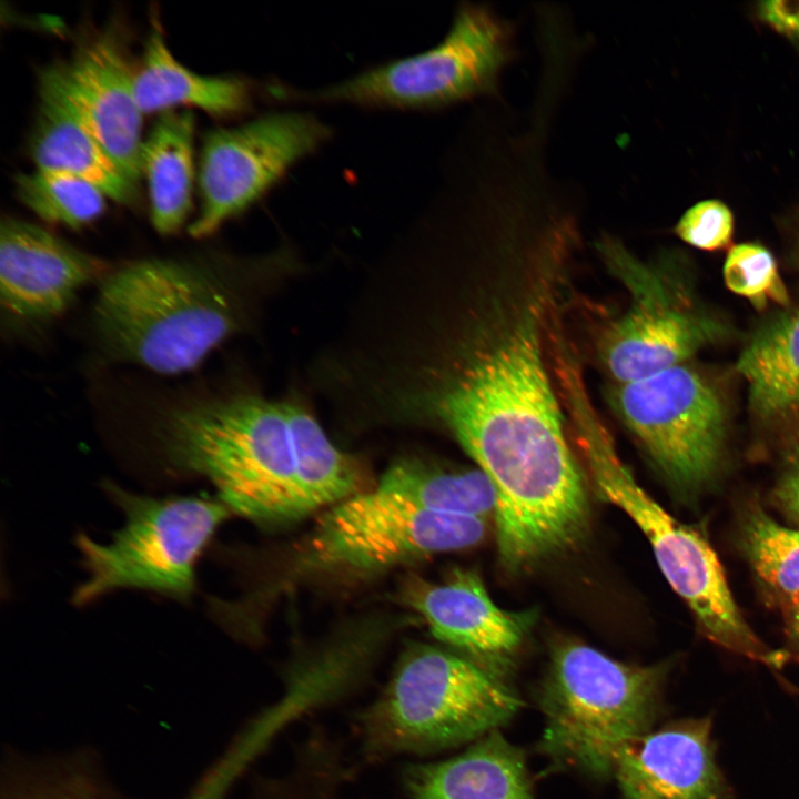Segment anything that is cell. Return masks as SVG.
<instances>
[{"label":"cell","mask_w":799,"mask_h":799,"mask_svg":"<svg viewBox=\"0 0 799 799\" xmlns=\"http://www.w3.org/2000/svg\"><path fill=\"white\" fill-rule=\"evenodd\" d=\"M554 293L553 283L534 280L524 295L494 300L457 328L425 317L401 344L374 398L381 417L448 432L509 517L549 513L583 484L546 356Z\"/></svg>","instance_id":"6da1fadb"},{"label":"cell","mask_w":799,"mask_h":799,"mask_svg":"<svg viewBox=\"0 0 799 799\" xmlns=\"http://www.w3.org/2000/svg\"><path fill=\"white\" fill-rule=\"evenodd\" d=\"M158 438L169 466L210 481L232 513L264 526L306 516L282 401L240 393L179 406Z\"/></svg>","instance_id":"7a4b0ae2"},{"label":"cell","mask_w":799,"mask_h":799,"mask_svg":"<svg viewBox=\"0 0 799 799\" xmlns=\"http://www.w3.org/2000/svg\"><path fill=\"white\" fill-rule=\"evenodd\" d=\"M243 302L230 282L206 267L141 260L103 280L94 322L112 358L176 374L199 365L242 327Z\"/></svg>","instance_id":"3957f363"},{"label":"cell","mask_w":799,"mask_h":799,"mask_svg":"<svg viewBox=\"0 0 799 799\" xmlns=\"http://www.w3.org/2000/svg\"><path fill=\"white\" fill-rule=\"evenodd\" d=\"M520 705L512 690L471 659L414 644L402 653L381 692L354 717L356 765L476 741L506 724Z\"/></svg>","instance_id":"277c9868"},{"label":"cell","mask_w":799,"mask_h":799,"mask_svg":"<svg viewBox=\"0 0 799 799\" xmlns=\"http://www.w3.org/2000/svg\"><path fill=\"white\" fill-rule=\"evenodd\" d=\"M512 55L508 23L483 6L463 3L447 33L432 48L318 88L272 80L265 94L281 104L431 111L495 93Z\"/></svg>","instance_id":"5b68a950"},{"label":"cell","mask_w":799,"mask_h":799,"mask_svg":"<svg viewBox=\"0 0 799 799\" xmlns=\"http://www.w3.org/2000/svg\"><path fill=\"white\" fill-rule=\"evenodd\" d=\"M572 428L597 494L621 509L647 537L660 570L706 636L736 654L773 663V654L741 616L711 546L668 514L637 483L598 413L579 412Z\"/></svg>","instance_id":"8992f818"},{"label":"cell","mask_w":799,"mask_h":799,"mask_svg":"<svg viewBox=\"0 0 799 799\" xmlns=\"http://www.w3.org/2000/svg\"><path fill=\"white\" fill-rule=\"evenodd\" d=\"M661 675L586 644H559L540 699L545 748L588 772L610 773L617 751L649 731Z\"/></svg>","instance_id":"52a82bcc"},{"label":"cell","mask_w":799,"mask_h":799,"mask_svg":"<svg viewBox=\"0 0 799 799\" xmlns=\"http://www.w3.org/2000/svg\"><path fill=\"white\" fill-rule=\"evenodd\" d=\"M124 524L108 543L77 538L87 579L73 601L90 603L121 588L143 589L185 600L195 590L196 563L232 513L210 496L151 497L105 483Z\"/></svg>","instance_id":"ba28073f"},{"label":"cell","mask_w":799,"mask_h":799,"mask_svg":"<svg viewBox=\"0 0 799 799\" xmlns=\"http://www.w3.org/2000/svg\"><path fill=\"white\" fill-rule=\"evenodd\" d=\"M487 520L433 513L376 488L320 516L293 560L297 576L365 577L478 544Z\"/></svg>","instance_id":"9c48e42d"},{"label":"cell","mask_w":799,"mask_h":799,"mask_svg":"<svg viewBox=\"0 0 799 799\" xmlns=\"http://www.w3.org/2000/svg\"><path fill=\"white\" fill-rule=\"evenodd\" d=\"M333 135L327 122L297 109L265 112L209 132L200 159L201 204L190 234L208 236L244 213Z\"/></svg>","instance_id":"30bf717a"},{"label":"cell","mask_w":799,"mask_h":799,"mask_svg":"<svg viewBox=\"0 0 799 799\" xmlns=\"http://www.w3.org/2000/svg\"><path fill=\"white\" fill-rule=\"evenodd\" d=\"M609 401L626 428L674 485L691 489L718 467L726 415L717 391L684 364L613 383Z\"/></svg>","instance_id":"8fae6325"},{"label":"cell","mask_w":799,"mask_h":799,"mask_svg":"<svg viewBox=\"0 0 799 799\" xmlns=\"http://www.w3.org/2000/svg\"><path fill=\"white\" fill-rule=\"evenodd\" d=\"M597 247L631 295L628 310L604 328L596 344L613 383L643 380L684 364L722 335L719 322L686 309L659 274L618 240L604 236Z\"/></svg>","instance_id":"7c38bea8"},{"label":"cell","mask_w":799,"mask_h":799,"mask_svg":"<svg viewBox=\"0 0 799 799\" xmlns=\"http://www.w3.org/2000/svg\"><path fill=\"white\" fill-rule=\"evenodd\" d=\"M401 596L434 638L488 671L508 667L534 621L532 611L498 607L481 577L468 569H453L435 583L408 578Z\"/></svg>","instance_id":"4fadbf2b"},{"label":"cell","mask_w":799,"mask_h":799,"mask_svg":"<svg viewBox=\"0 0 799 799\" xmlns=\"http://www.w3.org/2000/svg\"><path fill=\"white\" fill-rule=\"evenodd\" d=\"M51 68L109 155L138 185L143 114L134 97V71L118 34L109 29L98 32L77 48L69 62Z\"/></svg>","instance_id":"5bb4252c"},{"label":"cell","mask_w":799,"mask_h":799,"mask_svg":"<svg viewBox=\"0 0 799 799\" xmlns=\"http://www.w3.org/2000/svg\"><path fill=\"white\" fill-rule=\"evenodd\" d=\"M102 263L47 230L12 218L0 226L2 307L19 320L60 315Z\"/></svg>","instance_id":"9a60e30c"},{"label":"cell","mask_w":799,"mask_h":799,"mask_svg":"<svg viewBox=\"0 0 799 799\" xmlns=\"http://www.w3.org/2000/svg\"><path fill=\"white\" fill-rule=\"evenodd\" d=\"M709 719L681 721L626 742L610 773L626 799H725Z\"/></svg>","instance_id":"2e32d148"},{"label":"cell","mask_w":799,"mask_h":799,"mask_svg":"<svg viewBox=\"0 0 799 799\" xmlns=\"http://www.w3.org/2000/svg\"><path fill=\"white\" fill-rule=\"evenodd\" d=\"M30 153L36 169L73 174L121 204H131L138 195V185L123 173L84 122L52 68L40 77Z\"/></svg>","instance_id":"e0dca14e"},{"label":"cell","mask_w":799,"mask_h":799,"mask_svg":"<svg viewBox=\"0 0 799 799\" xmlns=\"http://www.w3.org/2000/svg\"><path fill=\"white\" fill-rule=\"evenodd\" d=\"M411 799H533L523 754L494 730L449 759L408 766Z\"/></svg>","instance_id":"ac0fdd59"},{"label":"cell","mask_w":799,"mask_h":799,"mask_svg":"<svg viewBox=\"0 0 799 799\" xmlns=\"http://www.w3.org/2000/svg\"><path fill=\"white\" fill-rule=\"evenodd\" d=\"M135 101L142 114L196 107L218 117H233L253 105V83L237 75H203L181 64L155 24L133 75Z\"/></svg>","instance_id":"d6986e66"},{"label":"cell","mask_w":799,"mask_h":799,"mask_svg":"<svg viewBox=\"0 0 799 799\" xmlns=\"http://www.w3.org/2000/svg\"><path fill=\"white\" fill-rule=\"evenodd\" d=\"M193 133L192 111L170 110L143 140L141 170L148 182L151 221L163 235L179 231L192 208Z\"/></svg>","instance_id":"ffe728a7"},{"label":"cell","mask_w":799,"mask_h":799,"mask_svg":"<svg viewBox=\"0 0 799 799\" xmlns=\"http://www.w3.org/2000/svg\"><path fill=\"white\" fill-rule=\"evenodd\" d=\"M737 370L748 383L750 408L757 417L776 419L799 409V306L754 334Z\"/></svg>","instance_id":"44dd1931"},{"label":"cell","mask_w":799,"mask_h":799,"mask_svg":"<svg viewBox=\"0 0 799 799\" xmlns=\"http://www.w3.org/2000/svg\"><path fill=\"white\" fill-rule=\"evenodd\" d=\"M375 488L419 508L487 520L496 509V494L478 468H451L417 456L391 464Z\"/></svg>","instance_id":"7402d4cb"},{"label":"cell","mask_w":799,"mask_h":799,"mask_svg":"<svg viewBox=\"0 0 799 799\" xmlns=\"http://www.w3.org/2000/svg\"><path fill=\"white\" fill-rule=\"evenodd\" d=\"M292 435L305 515L361 492V463L337 448L321 424L299 402L282 401Z\"/></svg>","instance_id":"603a6c76"},{"label":"cell","mask_w":799,"mask_h":799,"mask_svg":"<svg viewBox=\"0 0 799 799\" xmlns=\"http://www.w3.org/2000/svg\"><path fill=\"white\" fill-rule=\"evenodd\" d=\"M20 201L40 219L71 229L97 220L108 196L94 184L73 174L36 169L16 178Z\"/></svg>","instance_id":"cb8c5ba5"},{"label":"cell","mask_w":799,"mask_h":799,"mask_svg":"<svg viewBox=\"0 0 799 799\" xmlns=\"http://www.w3.org/2000/svg\"><path fill=\"white\" fill-rule=\"evenodd\" d=\"M747 554L759 577L791 598L799 596V529L752 509L744 529Z\"/></svg>","instance_id":"d4e9b609"},{"label":"cell","mask_w":799,"mask_h":799,"mask_svg":"<svg viewBox=\"0 0 799 799\" xmlns=\"http://www.w3.org/2000/svg\"><path fill=\"white\" fill-rule=\"evenodd\" d=\"M727 287L746 299L756 307L769 302L786 305L788 292L780 277L772 254L763 246L742 243L734 246L724 264Z\"/></svg>","instance_id":"484cf974"},{"label":"cell","mask_w":799,"mask_h":799,"mask_svg":"<svg viewBox=\"0 0 799 799\" xmlns=\"http://www.w3.org/2000/svg\"><path fill=\"white\" fill-rule=\"evenodd\" d=\"M4 799H111L88 772L61 768L30 772L10 781ZM191 799H215L200 788Z\"/></svg>","instance_id":"4316f807"},{"label":"cell","mask_w":799,"mask_h":799,"mask_svg":"<svg viewBox=\"0 0 799 799\" xmlns=\"http://www.w3.org/2000/svg\"><path fill=\"white\" fill-rule=\"evenodd\" d=\"M344 778L326 769H301L272 777L247 799H343Z\"/></svg>","instance_id":"83f0119b"},{"label":"cell","mask_w":799,"mask_h":799,"mask_svg":"<svg viewBox=\"0 0 799 799\" xmlns=\"http://www.w3.org/2000/svg\"><path fill=\"white\" fill-rule=\"evenodd\" d=\"M687 244L706 251L726 247L734 233L730 209L719 200H705L689 208L675 226Z\"/></svg>","instance_id":"f1b7e54d"},{"label":"cell","mask_w":799,"mask_h":799,"mask_svg":"<svg viewBox=\"0 0 799 799\" xmlns=\"http://www.w3.org/2000/svg\"><path fill=\"white\" fill-rule=\"evenodd\" d=\"M757 12L776 31L799 42V0L762 1Z\"/></svg>","instance_id":"f546056e"},{"label":"cell","mask_w":799,"mask_h":799,"mask_svg":"<svg viewBox=\"0 0 799 799\" xmlns=\"http://www.w3.org/2000/svg\"><path fill=\"white\" fill-rule=\"evenodd\" d=\"M777 495L782 506L799 520V441L788 452Z\"/></svg>","instance_id":"4dcf8cb0"},{"label":"cell","mask_w":799,"mask_h":799,"mask_svg":"<svg viewBox=\"0 0 799 799\" xmlns=\"http://www.w3.org/2000/svg\"><path fill=\"white\" fill-rule=\"evenodd\" d=\"M558 266H560V264L557 263V262H555V261H549V260L546 261V263L544 264V266H543L539 275H538L535 280H545V281H548V282L555 284V283H554V276H553V275H556L555 273L559 270ZM533 281H534V280H533ZM533 281H532V282H533ZM530 284H532V283H530ZM529 286H530V285H529ZM423 317H424V316H423ZM426 318H427V317H426ZM426 318L424 317L423 320H426ZM428 320H429V318H428ZM419 322H422V321H418V322L416 321L415 323L413 322V323H411V325H413V326L416 327V325L419 324ZM409 327H411V330L407 332L406 336L408 335V333H409L413 328H415V327L412 328V326H409ZM405 338H406V337H403V340L400 341L398 346H401V344L403 343V341H404ZM398 350H400V348H398ZM396 353H397V352H396ZM394 356H395V355H394ZM394 356H392V358H393ZM392 358H391V361H392ZM391 361H390V362H391ZM390 362L387 363L386 367L381 371V375H378V376L375 378V381H374L375 383H374L373 388H372V400H374L375 396H376V393H377V391H378V387H380V385L382 384L383 378H384V372L386 371Z\"/></svg>","instance_id":"1f68e13d"},{"label":"cell","mask_w":799,"mask_h":799,"mask_svg":"<svg viewBox=\"0 0 799 799\" xmlns=\"http://www.w3.org/2000/svg\"><path fill=\"white\" fill-rule=\"evenodd\" d=\"M790 600V624L793 631L799 636V596Z\"/></svg>","instance_id":"d6a6232c"}]
</instances>
